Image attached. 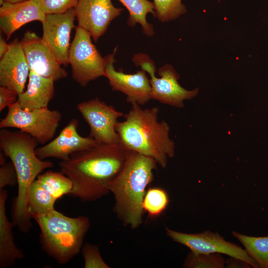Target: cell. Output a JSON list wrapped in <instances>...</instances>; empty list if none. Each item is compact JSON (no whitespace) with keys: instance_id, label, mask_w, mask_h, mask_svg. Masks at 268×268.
I'll list each match as a JSON object with an SVG mask.
<instances>
[{"instance_id":"83f0119b","label":"cell","mask_w":268,"mask_h":268,"mask_svg":"<svg viewBox=\"0 0 268 268\" xmlns=\"http://www.w3.org/2000/svg\"><path fill=\"white\" fill-rule=\"evenodd\" d=\"M44 13L47 14L65 12L74 8L78 0H36Z\"/></svg>"},{"instance_id":"5b68a950","label":"cell","mask_w":268,"mask_h":268,"mask_svg":"<svg viewBox=\"0 0 268 268\" xmlns=\"http://www.w3.org/2000/svg\"><path fill=\"white\" fill-rule=\"evenodd\" d=\"M32 218L40 229L42 249L58 263H67L81 251L90 226L88 217H71L54 209Z\"/></svg>"},{"instance_id":"7c38bea8","label":"cell","mask_w":268,"mask_h":268,"mask_svg":"<svg viewBox=\"0 0 268 268\" xmlns=\"http://www.w3.org/2000/svg\"><path fill=\"white\" fill-rule=\"evenodd\" d=\"M75 18L72 8L63 13L47 14L41 23V38L61 65H68L70 34Z\"/></svg>"},{"instance_id":"9a60e30c","label":"cell","mask_w":268,"mask_h":268,"mask_svg":"<svg viewBox=\"0 0 268 268\" xmlns=\"http://www.w3.org/2000/svg\"><path fill=\"white\" fill-rule=\"evenodd\" d=\"M79 122L72 118L59 135L44 145L36 148L37 156L42 160L54 158L65 160L72 153L99 144L89 136H81L77 132Z\"/></svg>"},{"instance_id":"4316f807","label":"cell","mask_w":268,"mask_h":268,"mask_svg":"<svg viewBox=\"0 0 268 268\" xmlns=\"http://www.w3.org/2000/svg\"><path fill=\"white\" fill-rule=\"evenodd\" d=\"M85 268H109L110 266L103 259L98 246L85 244L81 250Z\"/></svg>"},{"instance_id":"e0dca14e","label":"cell","mask_w":268,"mask_h":268,"mask_svg":"<svg viewBox=\"0 0 268 268\" xmlns=\"http://www.w3.org/2000/svg\"><path fill=\"white\" fill-rule=\"evenodd\" d=\"M46 14L36 0L15 3L4 2L0 7V27L8 40L24 25L34 21L41 23Z\"/></svg>"},{"instance_id":"4dcf8cb0","label":"cell","mask_w":268,"mask_h":268,"mask_svg":"<svg viewBox=\"0 0 268 268\" xmlns=\"http://www.w3.org/2000/svg\"><path fill=\"white\" fill-rule=\"evenodd\" d=\"M251 266L240 259L231 257L225 260V267L230 268H249Z\"/></svg>"},{"instance_id":"5bb4252c","label":"cell","mask_w":268,"mask_h":268,"mask_svg":"<svg viewBox=\"0 0 268 268\" xmlns=\"http://www.w3.org/2000/svg\"><path fill=\"white\" fill-rule=\"evenodd\" d=\"M74 9L78 26L87 30L95 42L123 10L111 0H78Z\"/></svg>"},{"instance_id":"603a6c76","label":"cell","mask_w":268,"mask_h":268,"mask_svg":"<svg viewBox=\"0 0 268 268\" xmlns=\"http://www.w3.org/2000/svg\"><path fill=\"white\" fill-rule=\"evenodd\" d=\"M232 234L242 243L259 268H268V236L252 237L235 231H232Z\"/></svg>"},{"instance_id":"ffe728a7","label":"cell","mask_w":268,"mask_h":268,"mask_svg":"<svg viewBox=\"0 0 268 268\" xmlns=\"http://www.w3.org/2000/svg\"><path fill=\"white\" fill-rule=\"evenodd\" d=\"M129 11L127 21L129 26L134 27L136 24L141 25L142 31L145 35L151 37L154 33L153 26L146 20L148 13L155 17V6L153 2L148 0H118Z\"/></svg>"},{"instance_id":"d6a6232c","label":"cell","mask_w":268,"mask_h":268,"mask_svg":"<svg viewBox=\"0 0 268 268\" xmlns=\"http://www.w3.org/2000/svg\"><path fill=\"white\" fill-rule=\"evenodd\" d=\"M5 157L6 156L5 155V154L1 152H0V165L1 166L3 164H4L5 163H6V160H5Z\"/></svg>"},{"instance_id":"8fae6325","label":"cell","mask_w":268,"mask_h":268,"mask_svg":"<svg viewBox=\"0 0 268 268\" xmlns=\"http://www.w3.org/2000/svg\"><path fill=\"white\" fill-rule=\"evenodd\" d=\"M113 53L104 57L105 76L113 91L122 92L127 96V101L131 104L139 105L146 104L151 99V85L146 72L141 69L134 74H128L122 70H117L114 67L115 54Z\"/></svg>"},{"instance_id":"cb8c5ba5","label":"cell","mask_w":268,"mask_h":268,"mask_svg":"<svg viewBox=\"0 0 268 268\" xmlns=\"http://www.w3.org/2000/svg\"><path fill=\"white\" fill-rule=\"evenodd\" d=\"M169 201L165 190L159 187L151 188L146 192L143 201V209L149 216L156 217L166 209Z\"/></svg>"},{"instance_id":"52a82bcc","label":"cell","mask_w":268,"mask_h":268,"mask_svg":"<svg viewBox=\"0 0 268 268\" xmlns=\"http://www.w3.org/2000/svg\"><path fill=\"white\" fill-rule=\"evenodd\" d=\"M7 108L6 115L0 121V128L17 129L43 145L54 137L62 118V113L57 110L48 107L24 109L17 101Z\"/></svg>"},{"instance_id":"44dd1931","label":"cell","mask_w":268,"mask_h":268,"mask_svg":"<svg viewBox=\"0 0 268 268\" xmlns=\"http://www.w3.org/2000/svg\"><path fill=\"white\" fill-rule=\"evenodd\" d=\"M56 201L36 179L30 188L28 196L29 215L32 218L33 216L49 213L55 209L54 205Z\"/></svg>"},{"instance_id":"30bf717a","label":"cell","mask_w":268,"mask_h":268,"mask_svg":"<svg viewBox=\"0 0 268 268\" xmlns=\"http://www.w3.org/2000/svg\"><path fill=\"white\" fill-rule=\"evenodd\" d=\"M166 235L173 241L184 245L196 253H217L240 259L252 267L259 268L258 264L247 254L245 250L226 241L218 233L204 231L200 233H186L165 227Z\"/></svg>"},{"instance_id":"4fadbf2b","label":"cell","mask_w":268,"mask_h":268,"mask_svg":"<svg viewBox=\"0 0 268 268\" xmlns=\"http://www.w3.org/2000/svg\"><path fill=\"white\" fill-rule=\"evenodd\" d=\"M20 42L30 71L55 81L67 76V71L35 32L27 31Z\"/></svg>"},{"instance_id":"1f68e13d","label":"cell","mask_w":268,"mask_h":268,"mask_svg":"<svg viewBox=\"0 0 268 268\" xmlns=\"http://www.w3.org/2000/svg\"><path fill=\"white\" fill-rule=\"evenodd\" d=\"M9 44H7L3 37H0V58L8 51Z\"/></svg>"},{"instance_id":"d6986e66","label":"cell","mask_w":268,"mask_h":268,"mask_svg":"<svg viewBox=\"0 0 268 268\" xmlns=\"http://www.w3.org/2000/svg\"><path fill=\"white\" fill-rule=\"evenodd\" d=\"M8 196L5 189L0 190V268L12 267L18 260L22 259L24 255L15 243L12 228L6 214V201Z\"/></svg>"},{"instance_id":"2e32d148","label":"cell","mask_w":268,"mask_h":268,"mask_svg":"<svg viewBox=\"0 0 268 268\" xmlns=\"http://www.w3.org/2000/svg\"><path fill=\"white\" fill-rule=\"evenodd\" d=\"M9 44L8 51L0 58V85L19 94L24 91L30 70L21 42L16 38Z\"/></svg>"},{"instance_id":"484cf974","label":"cell","mask_w":268,"mask_h":268,"mask_svg":"<svg viewBox=\"0 0 268 268\" xmlns=\"http://www.w3.org/2000/svg\"><path fill=\"white\" fill-rule=\"evenodd\" d=\"M156 17L162 22L175 20L187 12L182 0H153Z\"/></svg>"},{"instance_id":"836d02e7","label":"cell","mask_w":268,"mask_h":268,"mask_svg":"<svg viewBox=\"0 0 268 268\" xmlns=\"http://www.w3.org/2000/svg\"><path fill=\"white\" fill-rule=\"evenodd\" d=\"M4 2H9L12 3H15L17 2H20L26 0H3Z\"/></svg>"},{"instance_id":"9c48e42d","label":"cell","mask_w":268,"mask_h":268,"mask_svg":"<svg viewBox=\"0 0 268 268\" xmlns=\"http://www.w3.org/2000/svg\"><path fill=\"white\" fill-rule=\"evenodd\" d=\"M90 128L89 136L99 144H113L120 142L116 125L123 113L108 105L98 97L83 101L76 106Z\"/></svg>"},{"instance_id":"d4e9b609","label":"cell","mask_w":268,"mask_h":268,"mask_svg":"<svg viewBox=\"0 0 268 268\" xmlns=\"http://www.w3.org/2000/svg\"><path fill=\"white\" fill-rule=\"evenodd\" d=\"M225 260L221 254L196 253L190 252L183 264L187 268H223Z\"/></svg>"},{"instance_id":"f1b7e54d","label":"cell","mask_w":268,"mask_h":268,"mask_svg":"<svg viewBox=\"0 0 268 268\" xmlns=\"http://www.w3.org/2000/svg\"><path fill=\"white\" fill-rule=\"evenodd\" d=\"M17 185V176L15 167L11 161L6 162L0 167V190L9 186Z\"/></svg>"},{"instance_id":"f546056e","label":"cell","mask_w":268,"mask_h":268,"mask_svg":"<svg viewBox=\"0 0 268 268\" xmlns=\"http://www.w3.org/2000/svg\"><path fill=\"white\" fill-rule=\"evenodd\" d=\"M18 95L14 90L4 86H0V112L17 102Z\"/></svg>"},{"instance_id":"3957f363","label":"cell","mask_w":268,"mask_h":268,"mask_svg":"<svg viewBox=\"0 0 268 268\" xmlns=\"http://www.w3.org/2000/svg\"><path fill=\"white\" fill-rule=\"evenodd\" d=\"M157 107L142 109L133 103L125 120L118 122L116 131L120 142L128 149L153 158L162 168L175 153V143L169 136L170 126L158 120Z\"/></svg>"},{"instance_id":"7a4b0ae2","label":"cell","mask_w":268,"mask_h":268,"mask_svg":"<svg viewBox=\"0 0 268 268\" xmlns=\"http://www.w3.org/2000/svg\"><path fill=\"white\" fill-rule=\"evenodd\" d=\"M38 143L32 136L19 130L12 131L4 128L0 131V149L14 165L17 176L18 192L12 204V222L24 233H28L32 226L27 209L30 188L39 174L54 166L51 161L37 156Z\"/></svg>"},{"instance_id":"7402d4cb","label":"cell","mask_w":268,"mask_h":268,"mask_svg":"<svg viewBox=\"0 0 268 268\" xmlns=\"http://www.w3.org/2000/svg\"><path fill=\"white\" fill-rule=\"evenodd\" d=\"M36 179L56 200L69 195L73 188L71 180L62 172L47 170L39 174Z\"/></svg>"},{"instance_id":"ba28073f","label":"cell","mask_w":268,"mask_h":268,"mask_svg":"<svg viewBox=\"0 0 268 268\" xmlns=\"http://www.w3.org/2000/svg\"><path fill=\"white\" fill-rule=\"evenodd\" d=\"M68 64L71 66L72 78L82 87L105 76L104 57L92 43L90 33L78 25L70 44Z\"/></svg>"},{"instance_id":"8992f818","label":"cell","mask_w":268,"mask_h":268,"mask_svg":"<svg viewBox=\"0 0 268 268\" xmlns=\"http://www.w3.org/2000/svg\"><path fill=\"white\" fill-rule=\"evenodd\" d=\"M132 60L135 66L140 67L150 76L151 99L182 108L184 106V101L192 99L198 95L199 88L187 90L180 85L178 82L180 75L172 65L165 64L159 68L157 73L160 77H157L155 64L147 55L137 53Z\"/></svg>"},{"instance_id":"277c9868","label":"cell","mask_w":268,"mask_h":268,"mask_svg":"<svg viewBox=\"0 0 268 268\" xmlns=\"http://www.w3.org/2000/svg\"><path fill=\"white\" fill-rule=\"evenodd\" d=\"M157 165L153 158L130 150L122 169L110 183L113 211L124 226L134 229L142 223L146 189L154 180Z\"/></svg>"},{"instance_id":"ac0fdd59","label":"cell","mask_w":268,"mask_h":268,"mask_svg":"<svg viewBox=\"0 0 268 268\" xmlns=\"http://www.w3.org/2000/svg\"><path fill=\"white\" fill-rule=\"evenodd\" d=\"M55 81L30 71L26 89L18 95V103L27 110L48 107L54 96Z\"/></svg>"},{"instance_id":"6da1fadb","label":"cell","mask_w":268,"mask_h":268,"mask_svg":"<svg viewBox=\"0 0 268 268\" xmlns=\"http://www.w3.org/2000/svg\"><path fill=\"white\" fill-rule=\"evenodd\" d=\"M130 151L121 142L98 144L61 160V172L73 184L69 195L83 202L107 195L110 183L122 169Z\"/></svg>"}]
</instances>
